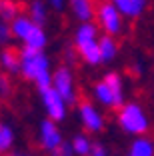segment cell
Returning <instances> with one entry per match:
<instances>
[{
  "label": "cell",
  "mask_w": 154,
  "mask_h": 156,
  "mask_svg": "<svg viewBox=\"0 0 154 156\" xmlns=\"http://www.w3.org/2000/svg\"><path fill=\"white\" fill-rule=\"evenodd\" d=\"M22 68L24 76L30 78V80H36L38 88L50 86V76H48V64H46L44 54L40 52V48H32L26 46L22 50Z\"/></svg>",
  "instance_id": "obj_1"
},
{
  "label": "cell",
  "mask_w": 154,
  "mask_h": 156,
  "mask_svg": "<svg viewBox=\"0 0 154 156\" xmlns=\"http://www.w3.org/2000/svg\"><path fill=\"white\" fill-rule=\"evenodd\" d=\"M96 96L108 106H120L122 104V84H120L118 74H108L96 86Z\"/></svg>",
  "instance_id": "obj_2"
},
{
  "label": "cell",
  "mask_w": 154,
  "mask_h": 156,
  "mask_svg": "<svg viewBox=\"0 0 154 156\" xmlns=\"http://www.w3.org/2000/svg\"><path fill=\"white\" fill-rule=\"evenodd\" d=\"M90 2L104 30L110 34H116L120 30V16H118V10L114 8V2L110 0H90Z\"/></svg>",
  "instance_id": "obj_3"
},
{
  "label": "cell",
  "mask_w": 154,
  "mask_h": 156,
  "mask_svg": "<svg viewBox=\"0 0 154 156\" xmlns=\"http://www.w3.org/2000/svg\"><path fill=\"white\" fill-rule=\"evenodd\" d=\"M118 122H120V126H122L124 130H128V132H146V128H148V122H146L144 114H142V110L138 108L136 104H126L120 110V116H118Z\"/></svg>",
  "instance_id": "obj_4"
},
{
  "label": "cell",
  "mask_w": 154,
  "mask_h": 156,
  "mask_svg": "<svg viewBox=\"0 0 154 156\" xmlns=\"http://www.w3.org/2000/svg\"><path fill=\"white\" fill-rule=\"evenodd\" d=\"M40 92H42V100L46 104V110H48L50 118L60 120L64 116V98L58 94L56 88H50V86L40 88Z\"/></svg>",
  "instance_id": "obj_5"
},
{
  "label": "cell",
  "mask_w": 154,
  "mask_h": 156,
  "mask_svg": "<svg viewBox=\"0 0 154 156\" xmlns=\"http://www.w3.org/2000/svg\"><path fill=\"white\" fill-rule=\"evenodd\" d=\"M54 88L58 90V94L62 98H66L68 102H72V80H70V72L66 68H58L54 72Z\"/></svg>",
  "instance_id": "obj_6"
},
{
  "label": "cell",
  "mask_w": 154,
  "mask_h": 156,
  "mask_svg": "<svg viewBox=\"0 0 154 156\" xmlns=\"http://www.w3.org/2000/svg\"><path fill=\"white\" fill-rule=\"evenodd\" d=\"M76 48L82 54V58L90 62V64H96L102 60V54H100V44H96L94 38H88V40H76Z\"/></svg>",
  "instance_id": "obj_7"
},
{
  "label": "cell",
  "mask_w": 154,
  "mask_h": 156,
  "mask_svg": "<svg viewBox=\"0 0 154 156\" xmlns=\"http://www.w3.org/2000/svg\"><path fill=\"white\" fill-rule=\"evenodd\" d=\"M80 114H82V122L86 124L88 130H100L102 128V120H100L98 112L92 108V104L88 100L82 98L80 100Z\"/></svg>",
  "instance_id": "obj_8"
},
{
  "label": "cell",
  "mask_w": 154,
  "mask_h": 156,
  "mask_svg": "<svg viewBox=\"0 0 154 156\" xmlns=\"http://www.w3.org/2000/svg\"><path fill=\"white\" fill-rule=\"evenodd\" d=\"M0 60H2V64L10 70V72H16L22 64V52H18V48H14V46H8L2 50L0 54Z\"/></svg>",
  "instance_id": "obj_9"
},
{
  "label": "cell",
  "mask_w": 154,
  "mask_h": 156,
  "mask_svg": "<svg viewBox=\"0 0 154 156\" xmlns=\"http://www.w3.org/2000/svg\"><path fill=\"white\" fill-rule=\"evenodd\" d=\"M42 144H44L46 148H50V150L60 144V132L50 120L42 124Z\"/></svg>",
  "instance_id": "obj_10"
},
{
  "label": "cell",
  "mask_w": 154,
  "mask_h": 156,
  "mask_svg": "<svg viewBox=\"0 0 154 156\" xmlns=\"http://www.w3.org/2000/svg\"><path fill=\"white\" fill-rule=\"evenodd\" d=\"M112 2L120 12L128 14V16H138L144 8V0H112Z\"/></svg>",
  "instance_id": "obj_11"
},
{
  "label": "cell",
  "mask_w": 154,
  "mask_h": 156,
  "mask_svg": "<svg viewBox=\"0 0 154 156\" xmlns=\"http://www.w3.org/2000/svg\"><path fill=\"white\" fill-rule=\"evenodd\" d=\"M24 42H26V46H32V48H42V46H44L46 38H44V32L40 30L38 24H32L28 34L24 36Z\"/></svg>",
  "instance_id": "obj_12"
},
{
  "label": "cell",
  "mask_w": 154,
  "mask_h": 156,
  "mask_svg": "<svg viewBox=\"0 0 154 156\" xmlns=\"http://www.w3.org/2000/svg\"><path fill=\"white\" fill-rule=\"evenodd\" d=\"M18 10L20 6L12 0H0V16L4 20H14L18 16Z\"/></svg>",
  "instance_id": "obj_13"
},
{
  "label": "cell",
  "mask_w": 154,
  "mask_h": 156,
  "mask_svg": "<svg viewBox=\"0 0 154 156\" xmlns=\"http://www.w3.org/2000/svg\"><path fill=\"white\" fill-rule=\"evenodd\" d=\"M72 8L78 18L88 20L92 16V2L90 0H72Z\"/></svg>",
  "instance_id": "obj_14"
},
{
  "label": "cell",
  "mask_w": 154,
  "mask_h": 156,
  "mask_svg": "<svg viewBox=\"0 0 154 156\" xmlns=\"http://www.w3.org/2000/svg\"><path fill=\"white\" fill-rule=\"evenodd\" d=\"M32 20H28V18H22V16H18V18H14V22H12V32L16 34V36H20L24 40V36L28 34V30L32 28Z\"/></svg>",
  "instance_id": "obj_15"
},
{
  "label": "cell",
  "mask_w": 154,
  "mask_h": 156,
  "mask_svg": "<svg viewBox=\"0 0 154 156\" xmlns=\"http://www.w3.org/2000/svg\"><path fill=\"white\" fill-rule=\"evenodd\" d=\"M152 152H154L152 142H148V140H136L132 150H130V156H152Z\"/></svg>",
  "instance_id": "obj_16"
},
{
  "label": "cell",
  "mask_w": 154,
  "mask_h": 156,
  "mask_svg": "<svg viewBox=\"0 0 154 156\" xmlns=\"http://www.w3.org/2000/svg\"><path fill=\"white\" fill-rule=\"evenodd\" d=\"M100 54H102V60H110L116 54V46H114V42L108 36H104L100 40Z\"/></svg>",
  "instance_id": "obj_17"
},
{
  "label": "cell",
  "mask_w": 154,
  "mask_h": 156,
  "mask_svg": "<svg viewBox=\"0 0 154 156\" xmlns=\"http://www.w3.org/2000/svg\"><path fill=\"white\" fill-rule=\"evenodd\" d=\"M72 148L78 152V154H82V156L90 154V150H92L90 142H88V140H86L84 136H76V138H74V144H72Z\"/></svg>",
  "instance_id": "obj_18"
},
{
  "label": "cell",
  "mask_w": 154,
  "mask_h": 156,
  "mask_svg": "<svg viewBox=\"0 0 154 156\" xmlns=\"http://www.w3.org/2000/svg\"><path fill=\"white\" fill-rule=\"evenodd\" d=\"M10 144H12V132H10V128L0 124V152L8 150Z\"/></svg>",
  "instance_id": "obj_19"
},
{
  "label": "cell",
  "mask_w": 154,
  "mask_h": 156,
  "mask_svg": "<svg viewBox=\"0 0 154 156\" xmlns=\"http://www.w3.org/2000/svg\"><path fill=\"white\" fill-rule=\"evenodd\" d=\"M32 18H34V24H38V26L44 22V6L40 0H34V4H32Z\"/></svg>",
  "instance_id": "obj_20"
},
{
  "label": "cell",
  "mask_w": 154,
  "mask_h": 156,
  "mask_svg": "<svg viewBox=\"0 0 154 156\" xmlns=\"http://www.w3.org/2000/svg\"><path fill=\"white\" fill-rule=\"evenodd\" d=\"M50 152H52V156H70L72 154V148H70V144H62L60 142L58 146L52 148Z\"/></svg>",
  "instance_id": "obj_21"
},
{
  "label": "cell",
  "mask_w": 154,
  "mask_h": 156,
  "mask_svg": "<svg viewBox=\"0 0 154 156\" xmlns=\"http://www.w3.org/2000/svg\"><path fill=\"white\" fill-rule=\"evenodd\" d=\"M8 78L6 76H2V74H0V94H8Z\"/></svg>",
  "instance_id": "obj_22"
},
{
  "label": "cell",
  "mask_w": 154,
  "mask_h": 156,
  "mask_svg": "<svg viewBox=\"0 0 154 156\" xmlns=\"http://www.w3.org/2000/svg\"><path fill=\"white\" fill-rule=\"evenodd\" d=\"M8 36H10V30H8V28H6L2 22H0V44L8 40Z\"/></svg>",
  "instance_id": "obj_23"
},
{
  "label": "cell",
  "mask_w": 154,
  "mask_h": 156,
  "mask_svg": "<svg viewBox=\"0 0 154 156\" xmlns=\"http://www.w3.org/2000/svg\"><path fill=\"white\" fill-rule=\"evenodd\" d=\"M92 156H104V150H102L100 146H94L92 148Z\"/></svg>",
  "instance_id": "obj_24"
},
{
  "label": "cell",
  "mask_w": 154,
  "mask_h": 156,
  "mask_svg": "<svg viewBox=\"0 0 154 156\" xmlns=\"http://www.w3.org/2000/svg\"><path fill=\"white\" fill-rule=\"evenodd\" d=\"M60 2H62V0H52V4H54V6H60Z\"/></svg>",
  "instance_id": "obj_25"
}]
</instances>
